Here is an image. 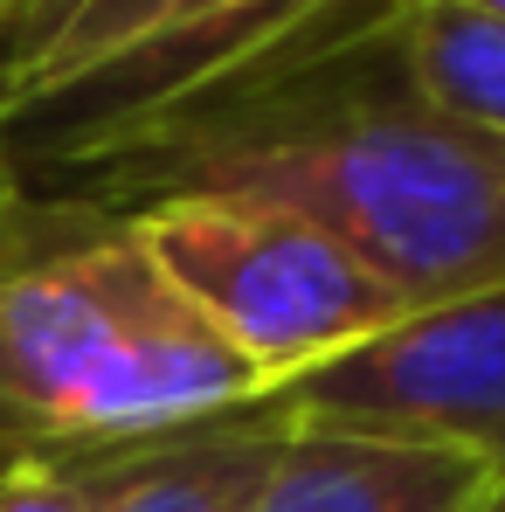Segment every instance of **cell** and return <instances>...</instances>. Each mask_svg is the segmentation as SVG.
Listing matches in <instances>:
<instances>
[{
	"mask_svg": "<svg viewBox=\"0 0 505 512\" xmlns=\"http://www.w3.org/2000/svg\"><path fill=\"white\" fill-rule=\"evenodd\" d=\"M42 194L118 215L160 194H270L326 222L416 312L505 284V146L436 118L395 49L201 104Z\"/></svg>",
	"mask_w": 505,
	"mask_h": 512,
	"instance_id": "1",
	"label": "cell"
},
{
	"mask_svg": "<svg viewBox=\"0 0 505 512\" xmlns=\"http://www.w3.org/2000/svg\"><path fill=\"white\" fill-rule=\"evenodd\" d=\"M263 402L118 208L14 187L0 215V464H77Z\"/></svg>",
	"mask_w": 505,
	"mask_h": 512,
	"instance_id": "2",
	"label": "cell"
},
{
	"mask_svg": "<svg viewBox=\"0 0 505 512\" xmlns=\"http://www.w3.org/2000/svg\"><path fill=\"white\" fill-rule=\"evenodd\" d=\"M132 222L167 284L263 381V395L416 312L326 222L270 194H160L132 208Z\"/></svg>",
	"mask_w": 505,
	"mask_h": 512,
	"instance_id": "3",
	"label": "cell"
},
{
	"mask_svg": "<svg viewBox=\"0 0 505 512\" xmlns=\"http://www.w3.org/2000/svg\"><path fill=\"white\" fill-rule=\"evenodd\" d=\"M277 429L471 450L505 478V284L422 305L367 346L263 395Z\"/></svg>",
	"mask_w": 505,
	"mask_h": 512,
	"instance_id": "4",
	"label": "cell"
},
{
	"mask_svg": "<svg viewBox=\"0 0 505 512\" xmlns=\"http://www.w3.org/2000/svg\"><path fill=\"white\" fill-rule=\"evenodd\" d=\"M492 492L499 471L471 450L346 429H277L250 512H485Z\"/></svg>",
	"mask_w": 505,
	"mask_h": 512,
	"instance_id": "5",
	"label": "cell"
},
{
	"mask_svg": "<svg viewBox=\"0 0 505 512\" xmlns=\"http://www.w3.org/2000/svg\"><path fill=\"white\" fill-rule=\"evenodd\" d=\"M277 423L263 402L97 457V512H250Z\"/></svg>",
	"mask_w": 505,
	"mask_h": 512,
	"instance_id": "6",
	"label": "cell"
},
{
	"mask_svg": "<svg viewBox=\"0 0 505 512\" xmlns=\"http://www.w3.org/2000/svg\"><path fill=\"white\" fill-rule=\"evenodd\" d=\"M388 49L436 118L505 146V14L478 0H416Z\"/></svg>",
	"mask_w": 505,
	"mask_h": 512,
	"instance_id": "7",
	"label": "cell"
},
{
	"mask_svg": "<svg viewBox=\"0 0 505 512\" xmlns=\"http://www.w3.org/2000/svg\"><path fill=\"white\" fill-rule=\"evenodd\" d=\"M160 0H7L0 7V125H14L49 90L77 84L118 56Z\"/></svg>",
	"mask_w": 505,
	"mask_h": 512,
	"instance_id": "8",
	"label": "cell"
},
{
	"mask_svg": "<svg viewBox=\"0 0 505 512\" xmlns=\"http://www.w3.org/2000/svg\"><path fill=\"white\" fill-rule=\"evenodd\" d=\"M0 512H97V457L0 464Z\"/></svg>",
	"mask_w": 505,
	"mask_h": 512,
	"instance_id": "9",
	"label": "cell"
},
{
	"mask_svg": "<svg viewBox=\"0 0 505 512\" xmlns=\"http://www.w3.org/2000/svg\"><path fill=\"white\" fill-rule=\"evenodd\" d=\"M7 201H14V173H7V160H0V215H7Z\"/></svg>",
	"mask_w": 505,
	"mask_h": 512,
	"instance_id": "10",
	"label": "cell"
},
{
	"mask_svg": "<svg viewBox=\"0 0 505 512\" xmlns=\"http://www.w3.org/2000/svg\"><path fill=\"white\" fill-rule=\"evenodd\" d=\"M485 512H505V478H499V492H492V506H485Z\"/></svg>",
	"mask_w": 505,
	"mask_h": 512,
	"instance_id": "11",
	"label": "cell"
},
{
	"mask_svg": "<svg viewBox=\"0 0 505 512\" xmlns=\"http://www.w3.org/2000/svg\"><path fill=\"white\" fill-rule=\"evenodd\" d=\"M478 7H492V14H505V0H478Z\"/></svg>",
	"mask_w": 505,
	"mask_h": 512,
	"instance_id": "12",
	"label": "cell"
},
{
	"mask_svg": "<svg viewBox=\"0 0 505 512\" xmlns=\"http://www.w3.org/2000/svg\"><path fill=\"white\" fill-rule=\"evenodd\" d=\"M0 7H7V0H0Z\"/></svg>",
	"mask_w": 505,
	"mask_h": 512,
	"instance_id": "13",
	"label": "cell"
}]
</instances>
